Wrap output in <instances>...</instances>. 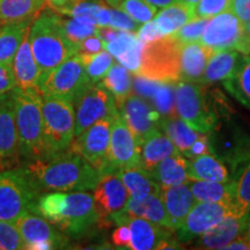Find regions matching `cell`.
Instances as JSON below:
<instances>
[{
	"instance_id": "cb8c5ba5",
	"label": "cell",
	"mask_w": 250,
	"mask_h": 250,
	"mask_svg": "<svg viewBox=\"0 0 250 250\" xmlns=\"http://www.w3.org/2000/svg\"><path fill=\"white\" fill-rule=\"evenodd\" d=\"M29 34V31H28ZM28 34L19 48L13 61L15 83L20 89H37L41 79L39 65L34 58Z\"/></svg>"
},
{
	"instance_id": "ffe728a7",
	"label": "cell",
	"mask_w": 250,
	"mask_h": 250,
	"mask_svg": "<svg viewBox=\"0 0 250 250\" xmlns=\"http://www.w3.org/2000/svg\"><path fill=\"white\" fill-rule=\"evenodd\" d=\"M20 158L13 93L9 90L0 94V164L5 168L17 164Z\"/></svg>"
},
{
	"instance_id": "8992f818",
	"label": "cell",
	"mask_w": 250,
	"mask_h": 250,
	"mask_svg": "<svg viewBox=\"0 0 250 250\" xmlns=\"http://www.w3.org/2000/svg\"><path fill=\"white\" fill-rule=\"evenodd\" d=\"M40 196L26 168L0 169V220L14 223L26 212H35Z\"/></svg>"
},
{
	"instance_id": "c3c4849f",
	"label": "cell",
	"mask_w": 250,
	"mask_h": 250,
	"mask_svg": "<svg viewBox=\"0 0 250 250\" xmlns=\"http://www.w3.org/2000/svg\"><path fill=\"white\" fill-rule=\"evenodd\" d=\"M136 34L143 44H147V43L154 42V41L165 36L162 35L161 31L159 30V28L155 24L154 20H151L148 21V22L143 23L142 26L139 27V29L137 30Z\"/></svg>"
},
{
	"instance_id": "9c48e42d",
	"label": "cell",
	"mask_w": 250,
	"mask_h": 250,
	"mask_svg": "<svg viewBox=\"0 0 250 250\" xmlns=\"http://www.w3.org/2000/svg\"><path fill=\"white\" fill-rule=\"evenodd\" d=\"M175 108L177 116L202 133H208L218 120L211 110L202 85L180 81L175 86Z\"/></svg>"
},
{
	"instance_id": "816d5d0a",
	"label": "cell",
	"mask_w": 250,
	"mask_h": 250,
	"mask_svg": "<svg viewBox=\"0 0 250 250\" xmlns=\"http://www.w3.org/2000/svg\"><path fill=\"white\" fill-rule=\"evenodd\" d=\"M17 87L12 65L0 64V94L7 93Z\"/></svg>"
},
{
	"instance_id": "5bb4252c",
	"label": "cell",
	"mask_w": 250,
	"mask_h": 250,
	"mask_svg": "<svg viewBox=\"0 0 250 250\" xmlns=\"http://www.w3.org/2000/svg\"><path fill=\"white\" fill-rule=\"evenodd\" d=\"M14 224L22 236L24 249L50 250L67 246V237L62 230L36 212H26Z\"/></svg>"
},
{
	"instance_id": "2e32d148",
	"label": "cell",
	"mask_w": 250,
	"mask_h": 250,
	"mask_svg": "<svg viewBox=\"0 0 250 250\" xmlns=\"http://www.w3.org/2000/svg\"><path fill=\"white\" fill-rule=\"evenodd\" d=\"M120 114L123 116L125 123L132 131L137 142L142 147L147 137L153 131L160 129L162 116L154 105L146 101L140 95L131 93L120 104H117Z\"/></svg>"
},
{
	"instance_id": "6da1fadb",
	"label": "cell",
	"mask_w": 250,
	"mask_h": 250,
	"mask_svg": "<svg viewBox=\"0 0 250 250\" xmlns=\"http://www.w3.org/2000/svg\"><path fill=\"white\" fill-rule=\"evenodd\" d=\"M24 168L31 175L40 192L94 190L101 176L83 155L71 149L50 159L31 161Z\"/></svg>"
},
{
	"instance_id": "277c9868",
	"label": "cell",
	"mask_w": 250,
	"mask_h": 250,
	"mask_svg": "<svg viewBox=\"0 0 250 250\" xmlns=\"http://www.w3.org/2000/svg\"><path fill=\"white\" fill-rule=\"evenodd\" d=\"M20 155L27 161L43 160L46 149L43 132L42 100L37 89H12Z\"/></svg>"
},
{
	"instance_id": "5b68a950",
	"label": "cell",
	"mask_w": 250,
	"mask_h": 250,
	"mask_svg": "<svg viewBox=\"0 0 250 250\" xmlns=\"http://www.w3.org/2000/svg\"><path fill=\"white\" fill-rule=\"evenodd\" d=\"M41 100L45 159H50L70 149L76 138V110L73 103L67 100L44 94H41Z\"/></svg>"
},
{
	"instance_id": "9a60e30c",
	"label": "cell",
	"mask_w": 250,
	"mask_h": 250,
	"mask_svg": "<svg viewBox=\"0 0 250 250\" xmlns=\"http://www.w3.org/2000/svg\"><path fill=\"white\" fill-rule=\"evenodd\" d=\"M142 147L133 136L132 131L125 123L120 111L112 118L110 144H109L108 162L111 169L142 167L140 160Z\"/></svg>"
},
{
	"instance_id": "7402d4cb",
	"label": "cell",
	"mask_w": 250,
	"mask_h": 250,
	"mask_svg": "<svg viewBox=\"0 0 250 250\" xmlns=\"http://www.w3.org/2000/svg\"><path fill=\"white\" fill-rule=\"evenodd\" d=\"M161 198L169 217L171 229L176 232L184 218L196 204L195 197L187 182L180 186L161 188Z\"/></svg>"
},
{
	"instance_id": "e7e4bbea",
	"label": "cell",
	"mask_w": 250,
	"mask_h": 250,
	"mask_svg": "<svg viewBox=\"0 0 250 250\" xmlns=\"http://www.w3.org/2000/svg\"><path fill=\"white\" fill-rule=\"evenodd\" d=\"M0 169H2V167H1V164H0Z\"/></svg>"
},
{
	"instance_id": "603a6c76",
	"label": "cell",
	"mask_w": 250,
	"mask_h": 250,
	"mask_svg": "<svg viewBox=\"0 0 250 250\" xmlns=\"http://www.w3.org/2000/svg\"><path fill=\"white\" fill-rule=\"evenodd\" d=\"M214 50L201 42L182 44L181 49V80L201 83L203 74Z\"/></svg>"
},
{
	"instance_id": "f5cc1de1",
	"label": "cell",
	"mask_w": 250,
	"mask_h": 250,
	"mask_svg": "<svg viewBox=\"0 0 250 250\" xmlns=\"http://www.w3.org/2000/svg\"><path fill=\"white\" fill-rule=\"evenodd\" d=\"M111 241L118 248L130 249L131 230L127 225L120 224L111 235Z\"/></svg>"
},
{
	"instance_id": "680465c9",
	"label": "cell",
	"mask_w": 250,
	"mask_h": 250,
	"mask_svg": "<svg viewBox=\"0 0 250 250\" xmlns=\"http://www.w3.org/2000/svg\"><path fill=\"white\" fill-rule=\"evenodd\" d=\"M71 1L72 0H46V4L54 9V11H57V9L64 7L65 5L70 4Z\"/></svg>"
},
{
	"instance_id": "52a82bcc",
	"label": "cell",
	"mask_w": 250,
	"mask_h": 250,
	"mask_svg": "<svg viewBox=\"0 0 250 250\" xmlns=\"http://www.w3.org/2000/svg\"><path fill=\"white\" fill-rule=\"evenodd\" d=\"M181 49L182 43L173 35L143 44L142 62L137 76L159 83H176L181 80Z\"/></svg>"
},
{
	"instance_id": "ab89813d",
	"label": "cell",
	"mask_w": 250,
	"mask_h": 250,
	"mask_svg": "<svg viewBox=\"0 0 250 250\" xmlns=\"http://www.w3.org/2000/svg\"><path fill=\"white\" fill-rule=\"evenodd\" d=\"M79 55L85 65L87 76L93 83H99L114 65V56L107 50L93 55Z\"/></svg>"
},
{
	"instance_id": "f35d334b",
	"label": "cell",
	"mask_w": 250,
	"mask_h": 250,
	"mask_svg": "<svg viewBox=\"0 0 250 250\" xmlns=\"http://www.w3.org/2000/svg\"><path fill=\"white\" fill-rule=\"evenodd\" d=\"M224 86L237 101L250 108V55L240 58L235 72L224 81Z\"/></svg>"
},
{
	"instance_id": "83f0119b",
	"label": "cell",
	"mask_w": 250,
	"mask_h": 250,
	"mask_svg": "<svg viewBox=\"0 0 250 250\" xmlns=\"http://www.w3.org/2000/svg\"><path fill=\"white\" fill-rule=\"evenodd\" d=\"M117 174L126 187L130 198L142 201L146 197L161 192L160 184L143 167L124 168L117 170Z\"/></svg>"
},
{
	"instance_id": "e575fe53",
	"label": "cell",
	"mask_w": 250,
	"mask_h": 250,
	"mask_svg": "<svg viewBox=\"0 0 250 250\" xmlns=\"http://www.w3.org/2000/svg\"><path fill=\"white\" fill-rule=\"evenodd\" d=\"M235 167L234 179L230 180L233 188V213L247 215L250 213V155Z\"/></svg>"
},
{
	"instance_id": "91938a15",
	"label": "cell",
	"mask_w": 250,
	"mask_h": 250,
	"mask_svg": "<svg viewBox=\"0 0 250 250\" xmlns=\"http://www.w3.org/2000/svg\"><path fill=\"white\" fill-rule=\"evenodd\" d=\"M243 236L246 237L247 240L250 242V213L248 214V220H247V225H246V229H245V233L242 234Z\"/></svg>"
},
{
	"instance_id": "1f68e13d",
	"label": "cell",
	"mask_w": 250,
	"mask_h": 250,
	"mask_svg": "<svg viewBox=\"0 0 250 250\" xmlns=\"http://www.w3.org/2000/svg\"><path fill=\"white\" fill-rule=\"evenodd\" d=\"M188 184L196 202L220 203V204L226 205L233 213V188L230 180L228 182L189 181Z\"/></svg>"
},
{
	"instance_id": "11a10c76",
	"label": "cell",
	"mask_w": 250,
	"mask_h": 250,
	"mask_svg": "<svg viewBox=\"0 0 250 250\" xmlns=\"http://www.w3.org/2000/svg\"><path fill=\"white\" fill-rule=\"evenodd\" d=\"M121 33V30L115 29L110 26H104V27H99V31H98V35L101 37V40L104 43L111 42L114 41L116 37L118 36V34Z\"/></svg>"
},
{
	"instance_id": "7bdbcfd3",
	"label": "cell",
	"mask_w": 250,
	"mask_h": 250,
	"mask_svg": "<svg viewBox=\"0 0 250 250\" xmlns=\"http://www.w3.org/2000/svg\"><path fill=\"white\" fill-rule=\"evenodd\" d=\"M61 22L64 29L65 34L68 37V40L72 43L79 46L80 42H83V40L87 37L98 35L99 27L95 24L85 22V21H80L78 19L71 18V19H64L61 18Z\"/></svg>"
},
{
	"instance_id": "8d00e7d4",
	"label": "cell",
	"mask_w": 250,
	"mask_h": 250,
	"mask_svg": "<svg viewBox=\"0 0 250 250\" xmlns=\"http://www.w3.org/2000/svg\"><path fill=\"white\" fill-rule=\"evenodd\" d=\"M160 129L167 134L168 138L173 142L179 152L182 154L191 147L196 140H198L203 134L192 129L182 118L177 116L162 118Z\"/></svg>"
},
{
	"instance_id": "94428289",
	"label": "cell",
	"mask_w": 250,
	"mask_h": 250,
	"mask_svg": "<svg viewBox=\"0 0 250 250\" xmlns=\"http://www.w3.org/2000/svg\"><path fill=\"white\" fill-rule=\"evenodd\" d=\"M104 1L107 2L108 5H110L111 7H117V6L121 4L122 0H104Z\"/></svg>"
},
{
	"instance_id": "be15d7a7",
	"label": "cell",
	"mask_w": 250,
	"mask_h": 250,
	"mask_svg": "<svg viewBox=\"0 0 250 250\" xmlns=\"http://www.w3.org/2000/svg\"><path fill=\"white\" fill-rule=\"evenodd\" d=\"M2 24H4V23H2V22H1V21H0V29H1V27H2Z\"/></svg>"
},
{
	"instance_id": "44dd1931",
	"label": "cell",
	"mask_w": 250,
	"mask_h": 250,
	"mask_svg": "<svg viewBox=\"0 0 250 250\" xmlns=\"http://www.w3.org/2000/svg\"><path fill=\"white\" fill-rule=\"evenodd\" d=\"M248 214H227L217 226L197 239L196 248L224 249L225 246L245 233Z\"/></svg>"
},
{
	"instance_id": "ba28073f",
	"label": "cell",
	"mask_w": 250,
	"mask_h": 250,
	"mask_svg": "<svg viewBox=\"0 0 250 250\" xmlns=\"http://www.w3.org/2000/svg\"><path fill=\"white\" fill-rule=\"evenodd\" d=\"M92 83L83 59L77 54L41 78L37 90L44 95L67 100L74 104Z\"/></svg>"
},
{
	"instance_id": "d6986e66",
	"label": "cell",
	"mask_w": 250,
	"mask_h": 250,
	"mask_svg": "<svg viewBox=\"0 0 250 250\" xmlns=\"http://www.w3.org/2000/svg\"><path fill=\"white\" fill-rule=\"evenodd\" d=\"M93 197L100 219L111 218L124 211L130 198L126 187L117 170L114 169L102 171L98 184L94 188Z\"/></svg>"
},
{
	"instance_id": "d6a6232c",
	"label": "cell",
	"mask_w": 250,
	"mask_h": 250,
	"mask_svg": "<svg viewBox=\"0 0 250 250\" xmlns=\"http://www.w3.org/2000/svg\"><path fill=\"white\" fill-rule=\"evenodd\" d=\"M33 21L26 20L2 24L0 29V64L13 65L15 55L29 31Z\"/></svg>"
},
{
	"instance_id": "74e56055",
	"label": "cell",
	"mask_w": 250,
	"mask_h": 250,
	"mask_svg": "<svg viewBox=\"0 0 250 250\" xmlns=\"http://www.w3.org/2000/svg\"><path fill=\"white\" fill-rule=\"evenodd\" d=\"M99 83L110 92L116 101V105L126 99L133 89V79L130 71L122 64L115 62Z\"/></svg>"
},
{
	"instance_id": "4316f807",
	"label": "cell",
	"mask_w": 250,
	"mask_h": 250,
	"mask_svg": "<svg viewBox=\"0 0 250 250\" xmlns=\"http://www.w3.org/2000/svg\"><path fill=\"white\" fill-rule=\"evenodd\" d=\"M189 181H213L228 182L230 180L226 166L220 159L210 153L190 159L188 165Z\"/></svg>"
},
{
	"instance_id": "8fae6325",
	"label": "cell",
	"mask_w": 250,
	"mask_h": 250,
	"mask_svg": "<svg viewBox=\"0 0 250 250\" xmlns=\"http://www.w3.org/2000/svg\"><path fill=\"white\" fill-rule=\"evenodd\" d=\"M112 220L117 225H127L131 230V245L132 250L151 249H175L177 242L173 237V230L156 225L146 219L136 217L127 212L122 211L112 215Z\"/></svg>"
},
{
	"instance_id": "bcb514c9",
	"label": "cell",
	"mask_w": 250,
	"mask_h": 250,
	"mask_svg": "<svg viewBox=\"0 0 250 250\" xmlns=\"http://www.w3.org/2000/svg\"><path fill=\"white\" fill-rule=\"evenodd\" d=\"M233 0H199L195 6L196 18L211 19L223 12L230 11Z\"/></svg>"
},
{
	"instance_id": "30bf717a",
	"label": "cell",
	"mask_w": 250,
	"mask_h": 250,
	"mask_svg": "<svg viewBox=\"0 0 250 250\" xmlns=\"http://www.w3.org/2000/svg\"><path fill=\"white\" fill-rule=\"evenodd\" d=\"M208 134L211 153L223 162L235 167L250 155V134L228 118L219 120Z\"/></svg>"
},
{
	"instance_id": "ac0fdd59",
	"label": "cell",
	"mask_w": 250,
	"mask_h": 250,
	"mask_svg": "<svg viewBox=\"0 0 250 250\" xmlns=\"http://www.w3.org/2000/svg\"><path fill=\"white\" fill-rule=\"evenodd\" d=\"M243 35L245 23L232 11H226L208 20L201 43L213 49L214 51L237 50Z\"/></svg>"
},
{
	"instance_id": "d590c367",
	"label": "cell",
	"mask_w": 250,
	"mask_h": 250,
	"mask_svg": "<svg viewBox=\"0 0 250 250\" xmlns=\"http://www.w3.org/2000/svg\"><path fill=\"white\" fill-rule=\"evenodd\" d=\"M45 2L46 0H0V21L12 23L34 20Z\"/></svg>"
},
{
	"instance_id": "4fadbf2b",
	"label": "cell",
	"mask_w": 250,
	"mask_h": 250,
	"mask_svg": "<svg viewBox=\"0 0 250 250\" xmlns=\"http://www.w3.org/2000/svg\"><path fill=\"white\" fill-rule=\"evenodd\" d=\"M76 110V137L105 117L118 112L116 101L110 92L100 83H92L74 103Z\"/></svg>"
},
{
	"instance_id": "7dc6e473",
	"label": "cell",
	"mask_w": 250,
	"mask_h": 250,
	"mask_svg": "<svg viewBox=\"0 0 250 250\" xmlns=\"http://www.w3.org/2000/svg\"><path fill=\"white\" fill-rule=\"evenodd\" d=\"M110 23L109 26L115 28L117 30H123V31H131V33H137V30L139 29L140 24L137 23L136 21L132 20L129 15L124 13L123 11L118 9L116 7L110 8Z\"/></svg>"
},
{
	"instance_id": "681fc988",
	"label": "cell",
	"mask_w": 250,
	"mask_h": 250,
	"mask_svg": "<svg viewBox=\"0 0 250 250\" xmlns=\"http://www.w3.org/2000/svg\"><path fill=\"white\" fill-rule=\"evenodd\" d=\"M103 50H105L104 42L99 35H93L80 42L79 46H78V54L93 55L101 52Z\"/></svg>"
},
{
	"instance_id": "7c38bea8",
	"label": "cell",
	"mask_w": 250,
	"mask_h": 250,
	"mask_svg": "<svg viewBox=\"0 0 250 250\" xmlns=\"http://www.w3.org/2000/svg\"><path fill=\"white\" fill-rule=\"evenodd\" d=\"M114 116L102 118L96 122L80 136L76 137L70 147L71 151L83 155L100 171V174L111 169L108 162V152Z\"/></svg>"
},
{
	"instance_id": "ee69618b",
	"label": "cell",
	"mask_w": 250,
	"mask_h": 250,
	"mask_svg": "<svg viewBox=\"0 0 250 250\" xmlns=\"http://www.w3.org/2000/svg\"><path fill=\"white\" fill-rule=\"evenodd\" d=\"M208 20L210 19L208 18H193L192 20L188 21L186 24H183L179 30L175 31L171 35L182 44L201 42L203 33H204L205 28L208 26Z\"/></svg>"
},
{
	"instance_id": "9f6ffc18",
	"label": "cell",
	"mask_w": 250,
	"mask_h": 250,
	"mask_svg": "<svg viewBox=\"0 0 250 250\" xmlns=\"http://www.w3.org/2000/svg\"><path fill=\"white\" fill-rule=\"evenodd\" d=\"M224 249H241V250H249L250 249V242L246 239L245 236L241 235L233 240L232 242L228 243L227 246L224 247Z\"/></svg>"
},
{
	"instance_id": "6f0895ef",
	"label": "cell",
	"mask_w": 250,
	"mask_h": 250,
	"mask_svg": "<svg viewBox=\"0 0 250 250\" xmlns=\"http://www.w3.org/2000/svg\"><path fill=\"white\" fill-rule=\"evenodd\" d=\"M146 1L153 6H155L156 8H164L171 4H175V2L181 1V0H146Z\"/></svg>"
},
{
	"instance_id": "4dcf8cb0",
	"label": "cell",
	"mask_w": 250,
	"mask_h": 250,
	"mask_svg": "<svg viewBox=\"0 0 250 250\" xmlns=\"http://www.w3.org/2000/svg\"><path fill=\"white\" fill-rule=\"evenodd\" d=\"M240 58V51L237 50L215 51L208 61L201 83H213L229 79L236 70Z\"/></svg>"
},
{
	"instance_id": "3957f363",
	"label": "cell",
	"mask_w": 250,
	"mask_h": 250,
	"mask_svg": "<svg viewBox=\"0 0 250 250\" xmlns=\"http://www.w3.org/2000/svg\"><path fill=\"white\" fill-rule=\"evenodd\" d=\"M61 18L54 9H46L34 19L30 26L28 37L41 78L78 54V45L68 40Z\"/></svg>"
},
{
	"instance_id": "6125c7cd",
	"label": "cell",
	"mask_w": 250,
	"mask_h": 250,
	"mask_svg": "<svg viewBox=\"0 0 250 250\" xmlns=\"http://www.w3.org/2000/svg\"><path fill=\"white\" fill-rule=\"evenodd\" d=\"M182 2H186L188 5H191V6H196L197 2L199 1V0H181Z\"/></svg>"
},
{
	"instance_id": "f907efd6",
	"label": "cell",
	"mask_w": 250,
	"mask_h": 250,
	"mask_svg": "<svg viewBox=\"0 0 250 250\" xmlns=\"http://www.w3.org/2000/svg\"><path fill=\"white\" fill-rule=\"evenodd\" d=\"M208 153H211L210 140H208V133H203L202 136L199 137V139L196 140L191 147L188 149L187 152L183 153V155L190 160V159L197 158V156L203 154H208Z\"/></svg>"
},
{
	"instance_id": "b9f144b4",
	"label": "cell",
	"mask_w": 250,
	"mask_h": 250,
	"mask_svg": "<svg viewBox=\"0 0 250 250\" xmlns=\"http://www.w3.org/2000/svg\"><path fill=\"white\" fill-rule=\"evenodd\" d=\"M116 8L123 11L139 24L153 20L158 13V8L146 0H122Z\"/></svg>"
},
{
	"instance_id": "60d3db41",
	"label": "cell",
	"mask_w": 250,
	"mask_h": 250,
	"mask_svg": "<svg viewBox=\"0 0 250 250\" xmlns=\"http://www.w3.org/2000/svg\"><path fill=\"white\" fill-rule=\"evenodd\" d=\"M151 101L156 110L160 112L162 118L175 117L177 115L175 108L174 83H160Z\"/></svg>"
},
{
	"instance_id": "f546056e",
	"label": "cell",
	"mask_w": 250,
	"mask_h": 250,
	"mask_svg": "<svg viewBox=\"0 0 250 250\" xmlns=\"http://www.w3.org/2000/svg\"><path fill=\"white\" fill-rule=\"evenodd\" d=\"M188 165L189 159L186 158L182 153L177 152L162 160L151 175L161 188L180 186L189 182Z\"/></svg>"
},
{
	"instance_id": "f6af8a7d",
	"label": "cell",
	"mask_w": 250,
	"mask_h": 250,
	"mask_svg": "<svg viewBox=\"0 0 250 250\" xmlns=\"http://www.w3.org/2000/svg\"><path fill=\"white\" fill-rule=\"evenodd\" d=\"M24 249V243L18 227L12 221L0 220V250Z\"/></svg>"
},
{
	"instance_id": "836d02e7",
	"label": "cell",
	"mask_w": 250,
	"mask_h": 250,
	"mask_svg": "<svg viewBox=\"0 0 250 250\" xmlns=\"http://www.w3.org/2000/svg\"><path fill=\"white\" fill-rule=\"evenodd\" d=\"M193 18H196L195 6L177 1L162 8L159 13H156L153 20L162 35L167 36L179 30L183 24L192 20Z\"/></svg>"
},
{
	"instance_id": "db71d44e",
	"label": "cell",
	"mask_w": 250,
	"mask_h": 250,
	"mask_svg": "<svg viewBox=\"0 0 250 250\" xmlns=\"http://www.w3.org/2000/svg\"><path fill=\"white\" fill-rule=\"evenodd\" d=\"M230 11L246 24L250 20V0H233Z\"/></svg>"
},
{
	"instance_id": "d4e9b609",
	"label": "cell",
	"mask_w": 250,
	"mask_h": 250,
	"mask_svg": "<svg viewBox=\"0 0 250 250\" xmlns=\"http://www.w3.org/2000/svg\"><path fill=\"white\" fill-rule=\"evenodd\" d=\"M177 152L179 149L168 138L167 134L161 129H156L142 144V151H140L142 167L152 174V171L162 160Z\"/></svg>"
},
{
	"instance_id": "f1b7e54d",
	"label": "cell",
	"mask_w": 250,
	"mask_h": 250,
	"mask_svg": "<svg viewBox=\"0 0 250 250\" xmlns=\"http://www.w3.org/2000/svg\"><path fill=\"white\" fill-rule=\"evenodd\" d=\"M124 211L173 230L171 229L169 217H168L164 201L161 198V192L146 197L142 201H136V199L129 198L126 202V205H125Z\"/></svg>"
},
{
	"instance_id": "7a4b0ae2",
	"label": "cell",
	"mask_w": 250,
	"mask_h": 250,
	"mask_svg": "<svg viewBox=\"0 0 250 250\" xmlns=\"http://www.w3.org/2000/svg\"><path fill=\"white\" fill-rule=\"evenodd\" d=\"M35 212L72 237L83 235L100 220L94 197L87 191L41 195Z\"/></svg>"
},
{
	"instance_id": "e0dca14e",
	"label": "cell",
	"mask_w": 250,
	"mask_h": 250,
	"mask_svg": "<svg viewBox=\"0 0 250 250\" xmlns=\"http://www.w3.org/2000/svg\"><path fill=\"white\" fill-rule=\"evenodd\" d=\"M229 213H232L229 208L220 203L196 202L175 232L177 241L181 243L192 242L217 226Z\"/></svg>"
},
{
	"instance_id": "484cf974",
	"label": "cell",
	"mask_w": 250,
	"mask_h": 250,
	"mask_svg": "<svg viewBox=\"0 0 250 250\" xmlns=\"http://www.w3.org/2000/svg\"><path fill=\"white\" fill-rule=\"evenodd\" d=\"M56 12L58 14L93 23L98 27L109 26L111 19L110 8L93 0H72L70 4Z\"/></svg>"
}]
</instances>
